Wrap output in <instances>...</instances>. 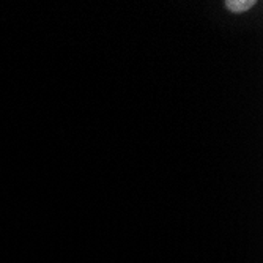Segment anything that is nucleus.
Returning <instances> with one entry per match:
<instances>
[{
  "label": "nucleus",
  "mask_w": 263,
  "mask_h": 263,
  "mask_svg": "<svg viewBox=\"0 0 263 263\" xmlns=\"http://www.w3.org/2000/svg\"><path fill=\"white\" fill-rule=\"evenodd\" d=\"M255 5L254 0H227L226 7L227 10L233 11V13H243L249 8H252Z\"/></svg>",
  "instance_id": "1"
}]
</instances>
